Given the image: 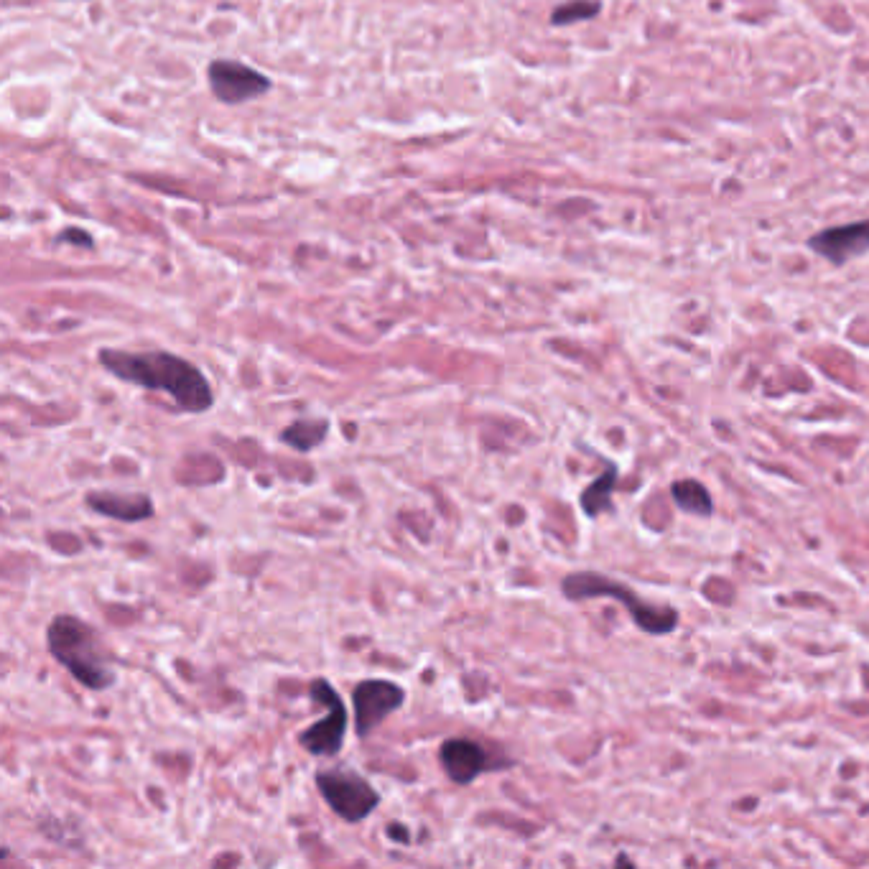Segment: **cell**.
Returning a JSON list of instances; mask_svg holds the SVG:
<instances>
[{
  "label": "cell",
  "mask_w": 869,
  "mask_h": 869,
  "mask_svg": "<svg viewBox=\"0 0 869 869\" xmlns=\"http://www.w3.org/2000/svg\"><path fill=\"white\" fill-rule=\"evenodd\" d=\"M97 360L123 383L166 393L184 413H204L215 406V393L202 370L174 352H128L105 347L97 352Z\"/></svg>",
  "instance_id": "obj_1"
},
{
  "label": "cell",
  "mask_w": 869,
  "mask_h": 869,
  "mask_svg": "<svg viewBox=\"0 0 869 869\" xmlns=\"http://www.w3.org/2000/svg\"><path fill=\"white\" fill-rule=\"evenodd\" d=\"M46 645L51 658L87 689L105 691L118 681L108 648L90 622L74 615H57L46 627Z\"/></svg>",
  "instance_id": "obj_2"
},
{
  "label": "cell",
  "mask_w": 869,
  "mask_h": 869,
  "mask_svg": "<svg viewBox=\"0 0 869 869\" xmlns=\"http://www.w3.org/2000/svg\"><path fill=\"white\" fill-rule=\"evenodd\" d=\"M561 592L571 602H587V599L597 597H612L617 602L625 604V610L630 612L632 622L648 635H668L678 627V612L673 607H655V604L645 602L638 594L632 592L627 584L615 582L610 576L597 574V571H576L569 574L561 582Z\"/></svg>",
  "instance_id": "obj_3"
},
{
  "label": "cell",
  "mask_w": 869,
  "mask_h": 869,
  "mask_svg": "<svg viewBox=\"0 0 869 869\" xmlns=\"http://www.w3.org/2000/svg\"><path fill=\"white\" fill-rule=\"evenodd\" d=\"M316 788L327 806L347 824H360L378 808L380 793L370 780L355 770H322L316 773Z\"/></svg>",
  "instance_id": "obj_4"
},
{
  "label": "cell",
  "mask_w": 869,
  "mask_h": 869,
  "mask_svg": "<svg viewBox=\"0 0 869 869\" xmlns=\"http://www.w3.org/2000/svg\"><path fill=\"white\" fill-rule=\"evenodd\" d=\"M309 699L327 709V717L311 724L306 732L299 734V742L309 755L334 757L345 745L347 734V706L342 696L334 691L327 678H316L309 686Z\"/></svg>",
  "instance_id": "obj_5"
},
{
  "label": "cell",
  "mask_w": 869,
  "mask_h": 869,
  "mask_svg": "<svg viewBox=\"0 0 869 869\" xmlns=\"http://www.w3.org/2000/svg\"><path fill=\"white\" fill-rule=\"evenodd\" d=\"M207 79L212 95L225 105H245L250 100H258L273 85L266 74L235 59H215L209 64Z\"/></svg>",
  "instance_id": "obj_6"
},
{
  "label": "cell",
  "mask_w": 869,
  "mask_h": 869,
  "mask_svg": "<svg viewBox=\"0 0 869 869\" xmlns=\"http://www.w3.org/2000/svg\"><path fill=\"white\" fill-rule=\"evenodd\" d=\"M406 701V691L395 681L385 678H367L360 681L352 691V706H355V732L357 737L373 734L390 714L401 709Z\"/></svg>",
  "instance_id": "obj_7"
},
{
  "label": "cell",
  "mask_w": 869,
  "mask_h": 869,
  "mask_svg": "<svg viewBox=\"0 0 869 869\" xmlns=\"http://www.w3.org/2000/svg\"><path fill=\"white\" fill-rule=\"evenodd\" d=\"M806 245L831 266H847L869 253V217L813 232Z\"/></svg>",
  "instance_id": "obj_8"
},
{
  "label": "cell",
  "mask_w": 869,
  "mask_h": 869,
  "mask_svg": "<svg viewBox=\"0 0 869 869\" xmlns=\"http://www.w3.org/2000/svg\"><path fill=\"white\" fill-rule=\"evenodd\" d=\"M439 762L446 778L457 785H469L487 770H500L492 765V757L480 742L469 737H452L439 747Z\"/></svg>",
  "instance_id": "obj_9"
},
{
  "label": "cell",
  "mask_w": 869,
  "mask_h": 869,
  "mask_svg": "<svg viewBox=\"0 0 869 869\" xmlns=\"http://www.w3.org/2000/svg\"><path fill=\"white\" fill-rule=\"evenodd\" d=\"M85 503L92 513L120 520V523H141L153 515V500L141 492L92 490L87 492Z\"/></svg>",
  "instance_id": "obj_10"
},
{
  "label": "cell",
  "mask_w": 869,
  "mask_h": 869,
  "mask_svg": "<svg viewBox=\"0 0 869 869\" xmlns=\"http://www.w3.org/2000/svg\"><path fill=\"white\" fill-rule=\"evenodd\" d=\"M617 487V467L615 464H607L597 480L582 492L579 497V505H582L584 515L587 518H599L602 513H610L612 510V492Z\"/></svg>",
  "instance_id": "obj_11"
},
{
  "label": "cell",
  "mask_w": 869,
  "mask_h": 869,
  "mask_svg": "<svg viewBox=\"0 0 869 869\" xmlns=\"http://www.w3.org/2000/svg\"><path fill=\"white\" fill-rule=\"evenodd\" d=\"M329 418H301L296 424L281 431V441L296 452H311L316 446H322L327 439Z\"/></svg>",
  "instance_id": "obj_12"
},
{
  "label": "cell",
  "mask_w": 869,
  "mask_h": 869,
  "mask_svg": "<svg viewBox=\"0 0 869 869\" xmlns=\"http://www.w3.org/2000/svg\"><path fill=\"white\" fill-rule=\"evenodd\" d=\"M673 503L678 505V510L683 513L696 515V518H709L714 513V503H711V495L701 482L696 480H676L671 485Z\"/></svg>",
  "instance_id": "obj_13"
},
{
  "label": "cell",
  "mask_w": 869,
  "mask_h": 869,
  "mask_svg": "<svg viewBox=\"0 0 869 869\" xmlns=\"http://www.w3.org/2000/svg\"><path fill=\"white\" fill-rule=\"evenodd\" d=\"M602 13V0H564L551 11V26H574Z\"/></svg>",
  "instance_id": "obj_14"
},
{
  "label": "cell",
  "mask_w": 869,
  "mask_h": 869,
  "mask_svg": "<svg viewBox=\"0 0 869 869\" xmlns=\"http://www.w3.org/2000/svg\"><path fill=\"white\" fill-rule=\"evenodd\" d=\"M59 243H72L77 245V248H82V245H85V248H92V245H95L92 243L90 232H85L82 227H67V230L59 235Z\"/></svg>",
  "instance_id": "obj_15"
},
{
  "label": "cell",
  "mask_w": 869,
  "mask_h": 869,
  "mask_svg": "<svg viewBox=\"0 0 869 869\" xmlns=\"http://www.w3.org/2000/svg\"><path fill=\"white\" fill-rule=\"evenodd\" d=\"M388 836L393 841H398V844H408V841H411V831H408L406 826H401V824H390Z\"/></svg>",
  "instance_id": "obj_16"
}]
</instances>
